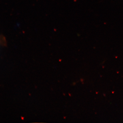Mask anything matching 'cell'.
Returning <instances> with one entry per match:
<instances>
[{
	"label": "cell",
	"mask_w": 123,
	"mask_h": 123,
	"mask_svg": "<svg viewBox=\"0 0 123 123\" xmlns=\"http://www.w3.org/2000/svg\"><path fill=\"white\" fill-rule=\"evenodd\" d=\"M1 42H2V45H5L6 44V39L3 36H1Z\"/></svg>",
	"instance_id": "obj_1"
}]
</instances>
